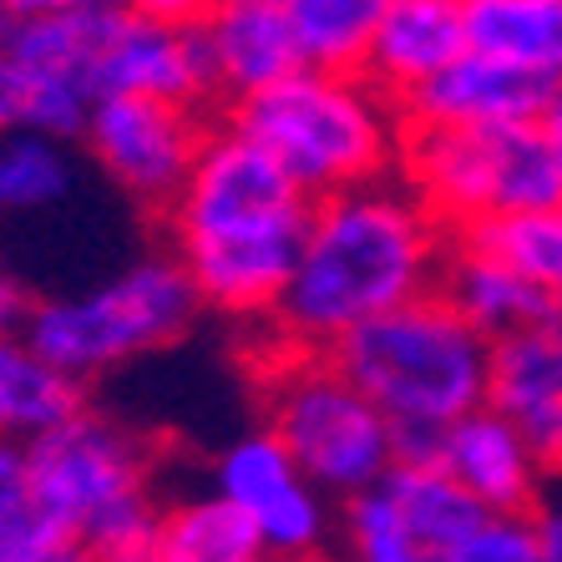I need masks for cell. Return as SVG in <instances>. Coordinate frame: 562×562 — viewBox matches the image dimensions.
Masks as SVG:
<instances>
[{
	"label": "cell",
	"mask_w": 562,
	"mask_h": 562,
	"mask_svg": "<svg viewBox=\"0 0 562 562\" xmlns=\"http://www.w3.org/2000/svg\"><path fill=\"white\" fill-rule=\"evenodd\" d=\"M203 314L209 310L198 300L183 259L168 244H157L87 289L41 294L21 335L92 391L147 355L183 345Z\"/></svg>",
	"instance_id": "obj_7"
},
{
	"label": "cell",
	"mask_w": 562,
	"mask_h": 562,
	"mask_svg": "<svg viewBox=\"0 0 562 562\" xmlns=\"http://www.w3.org/2000/svg\"><path fill=\"white\" fill-rule=\"evenodd\" d=\"M81 143H66L41 127L0 132V218L21 223L66 209L81 188Z\"/></svg>",
	"instance_id": "obj_20"
},
{
	"label": "cell",
	"mask_w": 562,
	"mask_h": 562,
	"mask_svg": "<svg viewBox=\"0 0 562 562\" xmlns=\"http://www.w3.org/2000/svg\"><path fill=\"white\" fill-rule=\"evenodd\" d=\"M467 46L471 41L461 0H391L375 21V36H370L366 71L395 102H406Z\"/></svg>",
	"instance_id": "obj_17"
},
{
	"label": "cell",
	"mask_w": 562,
	"mask_h": 562,
	"mask_svg": "<svg viewBox=\"0 0 562 562\" xmlns=\"http://www.w3.org/2000/svg\"><path fill=\"white\" fill-rule=\"evenodd\" d=\"M36 300L41 294L26 284V274L0 254V335H21L26 319H31V310H36Z\"/></svg>",
	"instance_id": "obj_29"
},
{
	"label": "cell",
	"mask_w": 562,
	"mask_h": 562,
	"mask_svg": "<svg viewBox=\"0 0 562 562\" xmlns=\"http://www.w3.org/2000/svg\"><path fill=\"white\" fill-rule=\"evenodd\" d=\"M249 375L259 420L294 451L335 502H350L401 461L391 416L360 391L335 350H304L254 335Z\"/></svg>",
	"instance_id": "obj_6"
},
{
	"label": "cell",
	"mask_w": 562,
	"mask_h": 562,
	"mask_svg": "<svg viewBox=\"0 0 562 562\" xmlns=\"http://www.w3.org/2000/svg\"><path fill=\"white\" fill-rule=\"evenodd\" d=\"M441 294L467 314L476 329H486L492 340L502 335H517V329L537 325L558 310L552 294L522 279L512 263H502L497 254L476 249L467 238H451V254H446V269H441Z\"/></svg>",
	"instance_id": "obj_18"
},
{
	"label": "cell",
	"mask_w": 562,
	"mask_h": 562,
	"mask_svg": "<svg viewBox=\"0 0 562 562\" xmlns=\"http://www.w3.org/2000/svg\"><path fill=\"white\" fill-rule=\"evenodd\" d=\"M314 66H366L375 21L391 0H279Z\"/></svg>",
	"instance_id": "obj_25"
},
{
	"label": "cell",
	"mask_w": 562,
	"mask_h": 562,
	"mask_svg": "<svg viewBox=\"0 0 562 562\" xmlns=\"http://www.w3.org/2000/svg\"><path fill=\"white\" fill-rule=\"evenodd\" d=\"M310 213L314 198L279 157L218 112L188 183L157 218V238L183 259L209 319L249 340L279 314Z\"/></svg>",
	"instance_id": "obj_1"
},
{
	"label": "cell",
	"mask_w": 562,
	"mask_h": 562,
	"mask_svg": "<svg viewBox=\"0 0 562 562\" xmlns=\"http://www.w3.org/2000/svg\"><path fill=\"white\" fill-rule=\"evenodd\" d=\"M436 562H542L527 512H482L461 537H451Z\"/></svg>",
	"instance_id": "obj_27"
},
{
	"label": "cell",
	"mask_w": 562,
	"mask_h": 562,
	"mask_svg": "<svg viewBox=\"0 0 562 562\" xmlns=\"http://www.w3.org/2000/svg\"><path fill=\"white\" fill-rule=\"evenodd\" d=\"M153 562H279L259 527L223 492H178L157 512V532L147 542Z\"/></svg>",
	"instance_id": "obj_19"
},
{
	"label": "cell",
	"mask_w": 562,
	"mask_h": 562,
	"mask_svg": "<svg viewBox=\"0 0 562 562\" xmlns=\"http://www.w3.org/2000/svg\"><path fill=\"white\" fill-rule=\"evenodd\" d=\"M486 401L517 420V431L537 446L548 471H562V304L548 319L497 340Z\"/></svg>",
	"instance_id": "obj_16"
},
{
	"label": "cell",
	"mask_w": 562,
	"mask_h": 562,
	"mask_svg": "<svg viewBox=\"0 0 562 562\" xmlns=\"http://www.w3.org/2000/svg\"><path fill=\"white\" fill-rule=\"evenodd\" d=\"M218 106L172 102V97L106 92L92 102L81 153L102 183H112L137 213L162 218L178 188L188 183L198 153L209 143Z\"/></svg>",
	"instance_id": "obj_9"
},
{
	"label": "cell",
	"mask_w": 562,
	"mask_h": 562,
	"mask_svg": "<svg viewBox=\"0 0 562 562\" xmlns=\"http://www.w3.org/2000/svg\"><path fill=\"white\" fill-rule=\"evenodd\" d=\"M127 5H137V11L157 15V21H178V26H198V21H203V11H209L213 0H127Z\"/></svg>",
	"instance_id": "obj_30"
},
{
	"label": "cell",
	"mask_w": 562,
	"mask_h": 562,
	"mask_svg": "<svg viewBox=\"0 0 562 562\" xmlns=\"http://www.w3.org/2000/svg\"><path fill=\"white\" fill-rule=\"evenodd\" d=\"M92 401V391L52 366L26 335H0V436L36 441Z\"/></svg>",
	"instance_id": "obj_21"
},
{
	"label": "cell",
	"mask_w": 562,
	"mask_h": 562,
	"mask_svg": "<svg viewBox=\"0 0 562 562\" xmlns=\"http://www.w3.org/2000/svg\"><path fill=\"white\" fill-rule=\"evenodd\" d=\"M401 178L451 238L502 213L562 203V157L542 117L497 127H411Z\"/></svg>",
	"instance_id": "obj_8"
},
{
	"label": "cell",
	"mask_w": 562,
	"mask_h": 562,
	"mask_svg": "<svg viewBox=\"0 0 562 562\" xmlns=\"http://www.w3.org/2000/svg\"><path fill=\"white\" fill-rule=\"evenodd\" d=\"M0 562H15V558H5V552H0Z\"/></svg>",
	"instance_id": "obj_35"
},
{
	"label": "cell",
	"mask_w": 562,
	"mask_h": 562,
	"mask_svg": "<svg viewBox=\"0 0 562 562\" xmlns=\"http://www.w3.org/2000/svg\"><path fill=\"white\" fill-rule=\"evenodd\" d=\"M310 198H329L401 172L406 112L366 66H300L259 97L223 106Z\"/></svg>",
	"instance_id": "obj_4"
},
{
	"label": "cell",
	"mask_w": 562,
	"mask_h": 562,
	"mask_svg": "<svg viewBox=\"0 0 562 562\" xmlns=\"http://www.w3.org/2000/svg\"><path fill=\"white\" fill-rule=\"evenodd\" d=\"M77 5H97V0H0V11H5V15H21V21H31V15L77 11Z\"/></svg>",
	"instance_id": "obj_32"
},
{
	"label": "cell",
	"mask_w": 562,
	"mask_h": 562,
	"mask_svg": "<svg viewBox=\"0 0 562 562\" xmlns=\"http://www.w3.org/2000/svg\"><path fill=\"white\" fill-rule=\"evenodd\" d=\"M77 548L143 558L162 512V446L117 411L87 406L26 441V476Z\"/></svg>",
	"instance_id": "obj_5"
},
{
	"label": "cell",
	"mask_w": 562,
	"mask_h": 562,
	"mask_svg": "<svg viewBox=\"0 0 562 562\" xmlns=\"http://www.w3.org/2000/svg\"><path fill=\"white\" fill-rule=\"evenodd\" d=\"M209 486L259 527L274 558H335L340 502L294 461V451L263 420L213 451Z\"/></svg>",
	"instance_id": "obj_10"
},
{
	"label": "cell",
	"mask_w": 562,
	"mask_h": 562,
	"mask_svg": "<svg viewBox=\"0 0 562 562\" xmlns=\"http://www.w3.org/2000/svg\"><path fill=\"white\" fill-rule=\"evenodd\" d=\"M552 97H558V81L467 46L426 87H416L401 102V112H406V127H497V122L542 117Z\"/></svg>",
	"instance_id": "obj_15"
},
{
	"label": "cell",
	"mask_w": 562,
	"mask_h": 562,
	"mask_svg": "<svg viewBox=\"0 0 562 562\" xmlns=\"http://www.w3.org/2000/svg\"><path fill=\"white\" fill-rule=\"evenodd\" d=\"M92 102L97 97L77 92V87L41 81V71L31 66L26 46H21V15L0 11V132L41 127L52 137H66V143H81Z\"/></svg>",
	"instance_id": "obj_23"
},
{
	"label": "cell",
	"mask_w": 562,
	"mask_h": 562,
	"mask_svg": "<svg viewBox=\"0 0 562 562\" xmlns=\"http://www.w3.org/2000/svg\"><path fill=\"white\" fill-rule=\"evenodd\" d=\"M532 532H537V548H542V562H562V471H552L542 497L532 502Z\"/></svg>",
	"instance_id": "obj_28"
},
{
	"label": "cell",
	"mask_w": 562,
	"mask_h": 562,
	"mask_svg": "<svg viewBox=\"0 0 562 562\" xmlns=\"http://www.w3.org/2000/svg\"><path fill=\"white\" fill-rule=\"evenodd\" d=\"M26 476V441H11V436H0V497L15 492Z\"/></svg>",
	"instance_id": "obj_31"
},
{
	"label": "cell",
	"mask_w": 562,
	"mask_h": 562,
	"mask_svg": "<svg viewBox=\"0 0 562 562\" xmlns=\"http://www.w3.org/2000/svg\"><path fill=\"white\" fill-rule=\"evenodd\" d=\"M106 92H143L213 106L198 26L157 21L127 0H112L102 26V52H97V97Z\"/></svg>",
	"instance_id": "obj_12"
},
{
	"label": "cell",
	"mask_w": 562,
	"mask_h": 562,
	"mask_svg": "<svg viewBox=\"0 0 562 562\" xmlns=\"http://www.w3.org/2000/svg\"><path fill=\"white\" fill-rule=\"evenodd\" d=\"M446 254L451 228L401 172L314 198L300 259L263 340L335 350L350 329L441 289Z\"/></svg>",
	"instance_id": "obj_2"
},
{
	"label": "cell",
	"mask_w": 562,
	"mask_h": 562,
	"mask_svg": "<svg viewBox=\"0 0 562 562\" xmlns=\"http://www.w3.org/2000/svg\"><path fill=\"white\" fill-rule=\"evenodd\" d=\"M431 461L486 512H532L548 486V461L517 431V420L502 416L492 401L451 420L436 441Z\"/></svg>",
	"instance_id": "obj_14"
},
{
	"label": "cell",
	"mask_w": 562,
	"mask_h": 562,
	"mask_svg": "<svg viewBox=\"0 0 562 562\" xmlns=\"http://www.w3.org/2000/svg\"><path fill=\"white\" fill-rule=\"evenodd\" d=\"M482 512L436 461H395L370 492L340 502L335 562H436Z\"/></svg>",
	"instance_id": "obj_11"
},
{
	"label": "cell",
	"mask_w": 562,
	"mask_h": 562,
	"mask_svg": "<svg viewBox=\"0 0 562 562\" xmlns=\"http://www.w3.org/2000/svg\"><path fill=\"white\" fill-rule=\"evenodd\" d=\"M198 41H203V61H209V87L218 112L249 102L263 87H274V81L294 77L300 66H310L279 0H213L203 21H198Z\"/></svg>",
	"instance_id": "obj_13"
},
{
	"label": "cell",
	"mask_w": 562,
	"mask_h": 562,
	"mask_svg": "<svg viewBox=\"0 0 562 562\" xmlns=\"http://www.w3.org/2000/svg\"><path fill=\"white\" fill-rule=\"evenodd\" d=\"M471 52L562 87V0H461Z\"/></svg>",
	"instance_id": "obj_22"
},
{
	"label": "cell",
	"mask_w": 562,
	"mask_h": 562,
	"mask_svg": "<svg viewBox=\"0 0 562 562\" xmlns=\"http://www.w3.org/2000/svg\"><path fill=\"white\" fill-rule=\"evenodd\" d=\"M56 562H153L143 552V558H102V552H87V548H77V552H66V558H56Z\"/></svg>",
	"instance_id": "obj_34"
},
{
	"label": "cell",
	"mask_w": 562,
	"mask_h": 562,
	"mask_svg": "<svg viewBox=\"0 0 562 562\" xmlns=\"http://www.w3.org/2000/svg\"><path fill=\"white\" fill-rule=\"evenodd\" d=\"M497 340L476 329L441 289L350 329L335 360L391 416L401 461H431L451 420L486 406Z\"/></svg>",
	"instance_id": "obj_3"
},
{
	"label": "cell",
	"mask_w": 562,
	"mask_h": 562,
	"mask_svg": "<svg viewBox=\"0 0 562 562\" xmlns=\"http://www.w3.org/2000/svg\"><path fill=\"white\" fill-rule=\"evenodd\" d=\"M542 127H548L552 147H558V157H562V87H558V97L548 102V112H542Z\"/></svg>",
	"instance_id": "obj_33"
},
{
	"label": "cell",
	"mask_w": 562,
	"mask_h": 562,
	"mask_svg": "<svg viewBox=\"0 0 562 562\" xmlns=\"http://www.w3.org/2000/svg\"><path fill=\"white\" fill-rule=\"evenodd\" d=\"M476 249L497 254L502 263H512L522 279H532L542 294L562 304V203L548 209H522V213H502V218L457 234Z\"/></svg>",
	"instance_id": "obj_24"
},
{
	"label": "cell",
	"mask_w": 562,
	"mask_h": 562,
	"mask_svg": "<svg viewBox=\"0 0 562 562\" xmlns=\"http://www.w3.org/2000/svg\"><path fill=\"white\" fill-rule=\"evenodd\" d=\"M0 552L15 562H56L66 552H77V537L66 532L61 517L21 482L15 492L0 497Z\"/></svg>",
	"instance_id": "obj_26"
}]
</instances>
